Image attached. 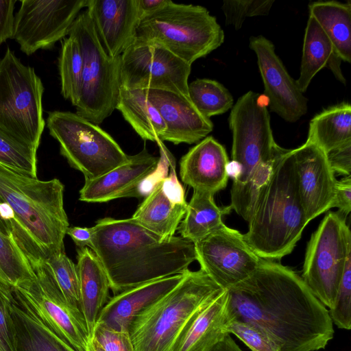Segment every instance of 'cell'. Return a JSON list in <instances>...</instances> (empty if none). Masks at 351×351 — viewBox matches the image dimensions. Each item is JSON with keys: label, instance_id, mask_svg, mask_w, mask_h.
<instances>
[{"label": "cell", "instance_id": "cell-1", "mask_svg": "<svg viewBox=\"0 0 351 351\" xmlns=\"http://www.w3.org/2000/svg\"><path fill=\"white\" fill-rule=\"evenodd\" d=\"M230 318L265 330L280 351H316L333 338L327 308L302 277L275 261L261 258L246 280L227 289Z\"/></svg>", "mask_w": 351, "mask_h": 351}, {"label": "cell", "instance_id": "cell-2", "mask_svg": "<svg viewBox=\"0 0 351 351\" xmlns=\"http://www.w3.org/2000/svg\"><path fill=\"white\" fill-rule=\"evenodd\" d=\"M90 248L108 278L114 295L180 274L196 261L195 245L182 237L163 239L131 218L99 219Z\"/></svg>", "mask_w": 351, "mask_h": 351}, {"label": "cell", "instance_id": "cell-3", "mask_svg": "<svg viewBox=\"0 0 351 351\" xmlns=\"http://www.w3.org/2000/svg\"><path fill=\"white\" fill-rule=\"evenodd\" d=\"M64 189L58 179L40 180L0 165V203L12 214V235L23 247L40 251L47 258L64 251L69 223Z\"/></svg>", "mask_w": 351, "mask_h": 351}, {"label": "cell", "instance_id": "cell-4", "mask_svg": "<svg viewBox=\"0 0 351 351\" xmlns=\"http://www.w3.org/2000/svg\"><path fill=\"white\" fill-rule=\"evenodd\" d=\"M308 222L298 191L292 151L287 149L259 197L243 237L260 258L280 260L293 250Z\"/></svg>", "mask_w": 351, "mask_h": 351}, {"label": "cell", "instance_id": "cell-5", "mask_svg": "<svg viewBox=\"0 0 351 351\" xmlns=\"http://www.w3.org/2000/svg\"><path fill=\"white\" fill-rule=\"evenodd\" d=\"M223 290L202 270H186L176 287L131 324L134 351H176L198 313Z\"/></svg>", "mask_w": 351, "mask_h": 351}, {"label": "cell", "instance_id": "cell-6", "mask_svg": "<svg viewBox=\"0 0 351 351\" xmlns=\"http://www.w3.org/2000/svg\"><path fill=\"white\" fill-rule=\"evenodd\" d=\"M134 41L158 45L192 65L223 44L224 32L206 8L170 1L140 21Z\"/></svg>", "mask_w": 351, "mask_h": 351}, {"label": "cell", "instance_id": "cell-7", "mask_svg": "<svg viewBox=\"0 0 351 351\" xmlns=\"http://www.w3.org/2000/svg\"><path fill=\"white\" fill-rule=\"evenodd\" d=\"M68 36L78 43L83 59L75 113L99 125L116 109L121 88V56L111 58L106 53L86 10L78 14Z\"/></svg>", "mask_w": 351, "mask_h": 351}, {"label": "cell", "instance_id": "cell-8", "mask_svg": "<svg viewBox=\"0 0 351 351\" xmlns=\"http://www.w3.org/2000/svg\"><path fill=\"white\" fill-rule=\"evenodd\" d=\"M43 92L34 69L8 47L0 58V130L36 150L45 125Z\"/></svg>", "mask_w": 351, "mask_h": 351}, {"label": "cell", "instance_id": "cell-9", "mask_svg": "<svg viewBox=\"0 0 351 351\" xmlns=\"http://www.w3.org/2000/svg\"><path fill=\"white\" fill-rule=\"evenodd\" d=\"M46 122L50 135L59 143L61 155L85 179L97 178L129 160V155L107 132L77 113L52 111Z\"/></svg>", "mask_w": 351, "mask_h": 351}, {"label": "cell", "instance_id": "cell-10", "mask_svg": "<svg viewBox=\"0 0 351 351\" xmlns=\"http://www.w3.org/2000/svg\"><path fill=\"white\" fill-rule=\"evenodd\" d=\"M265 95L248 91L231 108L229 125L232 134L229 176L241 184L261 165L282 155L286 149L275 141Z\"/></svg>", "mask_w": 351, "mask_h": 351}, {"label": "cell", "instance_id": "cell-11", "mask_svg": "<svg viewBox=\"0 0 351 351\" xmlns=\"http://www.w3.org/2000/svg\"><path fill=\"white\" fill-rule=\"evenodd\" d=\"M351 255V232L346 218L328 212L308 242L302 278L326 306L330 308Z\"/></svg>", "mask_w": 351, "mask_h": 351}, {"label": "cell", "instance_id": "cell-12", "mask_svg": "<svg viewBox=\"0 0 351 351\" xmlns=\"http://www.w3.org/2000/svg\"><path fill=\"white\" fill-rule=\"evenodd\" d=\"M35 278L14 291L40 320L77 351H86L90 337L81 311L62 292L46 260L30 263Z\"/></svg>", "mask_w": 351, "mask_h": 351}, {"label": "cell", "instance_id": "cell-13", "mask_svg": "<svg viewBox=\"0 0 351 351\" xmlns=\"http://www.w3.org/2000/svg\"><path fill=\"white\" fill-rule=\"evenodd\" d=\"M121 87L163 90L189 97L191 65L164 47L134 41L121 56Z\"/></svg>", "mask_w": 351, "mask_h": 351}, {"label": "cell", "instance_id": "cell-14", "mask_svg": "<svg viewBox=\"0 0 351 351\" xmlns=\"http://www.w3.org/2000/svg\"><path fill=\"white\" fill-rule=\"evenodd\" d=\"M14 16L12 39L30 56L52 48L69 35L87 0H22Z\"/></svg>", "mask_w": 351, "mask_h": 351}, {"label": "cell", "instance_id": "cell-15", "mask_svg": "<svg viewBox=\"0 0 351 351\" xmlns=\"http://www.w3.org/2000/svg\"><path fill=\"white\" fill-rule=\"evenodd\" d=\"M194 245L200 269L223 289L248 278L261 260L243 234L224 223Z\"/></svg>", "mask_w": 351, "mask_h": 351}, {"label": "cell", "instance_id": "cell-16", "mask_svg": "<svg viewBox=\"0 0 351 351\" xmlns=\"http://www.w3.org/2000/svg\"><path fill=\"white\" fill-rule=\"evenodd\" d=\"M250 47L256 56L270 110L286 121H298L308 110V100L276 54L274 44L259 35L250 38Z\"/></svg>", "mask_w": 351, "mask_h": 351}, {"label": "cell", "instance_id": "cell-17", "mask_svg": "<svg viewBox=\"0 0 351 351\" xmlns=\"http://www.w3.org/2000/svg\"><path fill=\"white\" fill-rule=\"evenodd\" d=\"M300 202L308 221L332 208L337 180L326 154L306 139L291 149Z\"/></svg>", "mask_w": 351, "mask_h": 351}, {"label": "cell", "instance_id": "cell-18", "mask_svg": "<svg viewBox=\"0 0 351 351\" xmlns=\"http://www.w3.org/2000/svg\"><path fill=\"white\" fill-rule=\"evenodd\" d=\"M187 208L184 189L174 167L160 179L138 205L131 219L163 239L174 237Z\"/></svg>", "mask_w": 351, "mask_h": 351}, {"label": "cell", "instance_id": "cell-19", "mask_svg": "<svg viewBox=\"0 0 351 351\" xmlns=\"http://www.w3.org/2000/svg\"><path fill=\"white\" fill-rule=\"evenodd\" d=\"M160 158L145 147L129 156L127 162L95 179H85L79 199L88 203L107 202L125 197H138L142 184L157 169Z\"/></svg>", "mask_w": 351, "mask_h": 351}, {"label": "cell", "instance_id": "cell-20", "mask_svg": "<svg viewBox=\"0 0 351 351\" xmlns=\"http://www.w3.org/2000/svg\"><path fill=\"white\" fill-rule=\"evenodd\" d=\"M86 10L110 57L121 56L134 43L140 22L137 0H87Z\"/></svg>", "mask_w": 351, "mask_h": 351}, {"label": "cell", "instance_id": "cell-21", "mask_svg": "<svg viewBox=\"0 0 351 351\" xmlns=\"http://www.w3.org/2000/svg\"><path fill=\"white\" fill-rule=\"evenodd\" d=\"M146 92L166 126L160 141H169L175 145L193 144L213 131L210 119L197 110L189 97L163 90H146Z\"/></svg>", "mask_w": 351, "mask_h": 351}, {"label": "cell", "instance_id": "cell-22", "mask_svg": "<svg viewBox=\"0 0 351 351\" xmlns=\"http://www.w3.org/2000/svg\"><path fill=\"white\" fill-rule=\"evenodd\" d=\"M229 164L225 147L208 136L181 158L180 176L182 181L193 191L215 195L227 185Z\"/></svg>", "mask_w": 351, "mask_h": 351}, {"label": "cell", "instance_id": "cell-23", "mask_svg": "<svg viewBox=\"0 0 351 351\" xmlns=\"http://www.w3.org/2000/svg\"><path fill=\"white\" fill-rule=\"evenodd\" d=\"M184 273L148 282L114 295L102 308L96 324L128 332L134 319L176 287L182 280Z\"/></svg>", "mask_w": 351, "mask_h": 351}, {"label": "cell", "instance_id": "cell-24", "mask_svg": "<svg viewBox=\"0 0 351 351\" xmlns=\"http://www.w3.org/2000/svg\"><path fill=\"white\" fill-rule=\"evenodd\" d=\"M14 351H77L46 326L12 289Z\"/></svg>", "mask_w": 351, "mask_h": 351}, {"label": "cell", "instance_id": "cell-25", "mask_svg": "<svg viewBox=\"0 0 351 351\" xmlns=\"http://www.w3.org/2000/svg\"><path fill=\"white\" fill-rule=\"evenodd\" d=\"M77 253L80 311L91 339L100 312L110 298V285L102 265L90 248H77Z\"/></svg>", "mask_w": 351, "mask_h": 351}, {"label": "cell", "instance_id": "cell-26", "mask_svg": "<svg viewBox=\"0 0 351 351\" xmlns=\"http://www.w3.org/2000/svg\"><path fill=\"white\" fill-rule=\"evenodd\" d=\"M228 293L223 289L194 319L176 351H210L227 334Z\"/></svg>", "mask_w": 351, "mask_h": 351}, {"label": "cell", "instance_id": "cell-27", "mask_svg": "<svg viewBox=\"0 0 351 351\" xmlns=\"http://www.w3.org/2000/svg\"><path fill=\"white\" fill-rule=\"evenodd\" d=\"M341 62L335 54L332 43L324 31L309 15L304 32L300 72L296 80L300 90L304 93L315 75L326 66L338 80L345 84Z\"/></svg>", "mask_w": 351, "mask_h": 351}, {"label": "cell", "instance_id": "cell-28", "mask_svg": "<svg viewBox=\"0 0 351 351\" xmlns=\"http://www.w3.org/2000/svg\"><path fill=\"white\" fill-rule=\"evenodd\" d=\"M116 109L142 139L160 141L166 126L159 112L149 100L146 90L121 87Z\"/></svg>", "mask_w": 351, "mask_h": 351}, {"label": "cell", "instance_id": "cell-29", "mask_svg": "<svg viewBox=\"0 0 351 351\" xmlns=\"http://www.w3.org/2000/svg\"><path fill=\"white\" fill-rule=\"evenodd\" d=\"M309 15L321 26L341 61L351 62V3L335 1H315L308 5Z\"/></svg>", "mask_w": 351, "mask_h": 351}, {"label": "cell", "instance_id": "cell-30", "mask_svg": "<svg viewBox=\"0 0 351 351\" xmlns=\"http://www.w3.org/2000/svg\"><path fill=\"white\" fill-rule=\"evenodd\" d=\"M232 210L230 205L219 207L214 201V195L193 191L185 215L178 228L180 237L197 243L219 228L223 223V216Z\"/></svg>", "mask_w": 351, "mask_h": 351}, {"label": "cell", "instance_id": "cell-31", "mask_svg": "<svg viewBox=\"0 0 351 351\" xmlns=\"http://www.w3.org/2000/svg\"><path fill=\"white\" fill-rule=\"evenodd\" d=\"M307 140L326 154L351 141V106L343 102L328 107L310 121Z\"/></svg>", "mask_w": 351, "mask_h": 351}, {"label": "cell", "instance_id": "cell-32", "mask_svg": "<svg viewBox=\"0 0 351 351\" xmlns=\"http://www.w3.org/2000/svg\"><path fill=\"white\" fill-rule=\"evenodd\" d=\"M284 154L261 165L243 183L232 184L230 190L231 204L230 206L247 222L252 217L259 197L269 184L274 170Z\"/></svg>", "mask_w": 351, "mask_h": 351}, {"label": "cell", "instance_id": "cell-33", "mask_svg": "<svg viewBox=\"0 0 351 351\" xmlns=\"http://www.w3.org/2000/svg\"><path fill=\"white\" fill-rule=\"evenodd\" d=\"M34 278L32 267L14 237L0 232V284L12 289Z\"/></svg>", "mask_w": 351, "mask_h": 351}, {"label": "cell", "instance_id": "cell-34", "mask_svg": "<svg viewBox=\"0 0 351 351\" xmlns=\"http://www.w3.org/2000/svg\"><path fill=\"white\" fill-rule=\"evenodd\" d=\"M58 71L61 94L76 107L82 88L83 59L78 43L71 36L61 40Z\"/></svg>", "mask_w": 351, "mask_h": 351}, {"label": "cell", "instance_id": "cell-35", "mask_svg": "<svg viewBox=\"0 0 351 351\" xmlns=\"http://www.w3.org/2000/svg\"><path fill=\"white\" fill-rule=\"evenodd\" d=\"M189 99L205 117L226 112L233 106V97L229 90L216 80L196 79L188 85Z\"/></svg>", "mask_w": 351, "mask_h": 351}, {"label": "cell", "instance_id": "cell-36", "mask_svg": "<svg viewBox=\"0 0 351 351\" xmlns=\"http://www.w3.org/2000/svg\"><path fill=\"white\" fill-rule=\"evenodd\" d=\"M37 150L0 130V165L37 178Z\"/></svg>", "mask_w": 351, "mask_h": 351}, {"label": "cell", "instance_id": "cell-37", "mask_svg": "<svg viewBox=\"0 0 351 351\" xmlns=\"http://www.w3.org/2000/svg\"><path fill=\"white\" fill-rule=\"evenodd\" d=\"M68 302L80 310V281L76 265L64 251L46 259Z\"/></svg>", "mask_w": 351, "mask_h": 351}, {"label": "cell", "instance_id": "cell-38", "mask_svg": "<svg viewBox=\"0 0 351 351\" xmlns=\"http://www.w3.org/2000/svg\"><path fill=\"white\" fill-rule=\"evenodd\" d=\"M227 331L237 336L251 351H280L268 332L253 323L230 317Z\"/></svg>", "mask_w": 351, "mask_h": 351}, {"label": "cell", "instance_id": "cell-39", "mask_svg": "<svg viewBox=\"0 0 351 351\" xmlns=\"http://www.w3.org/2000/svg\"><path fill=\"white\" fill-rule=\"evenodd\" d=\"M274 0H224L222 11L226 25L235 29L241 28L245 20L249 17L267 15Z\"/></svg>", "mask_w": 351, "mask_h": 351}, {"label": "cell", "instance_id": "cell-40", "mask_svg": "<svg viewBox=\"0 0 351 351\" xmlns=\"http://www.w3.org/2000/svg\"><path fill=\"white\" fill-rule=\"evenodd\" d=\"M328 311L332 324L339 328L350 330L351 255L347 259L334 303Z\"/></svg>", "mask_w": 351, "mask_h": 351}, {"label": "cell", "instance_id": "cell-41", "mask_svg": "<svg viewBox=\"0 0 351 351\" xmlns=\"http://www.w3.org/2000/svg\"><path fill=\"white\" fill-rule=\"evenodd\" d=\"M91 339L104 351H134L128 332L112 330L101 324H96Z\"/></svg>", "mask_w": 351, "mask_h": 351}, {"label": "cell", "instance_id": "cell-42", "mask_svg": "<svg viewBox=\"0 0 351 351\" xmlns=\"http://www.w3.org/2000/svg\"><path fill=\"white\" fill-rule=\"evenodd\" d=\"M12 298V289L0 284V351H14Z\"/></svg>", "mask_w": 351, "mask_h": 351}, {"label": "cell", "instance_id": "cell-43", "mask_svg": "<svg viewBox=\"0 0 351 351\" xmlns=\"http://www.w3.org/2000/svg\"><path fill=\"white\" fill-rule=\"evenodd\" d=\"M328 164L335 173L344 176L351 173V141L337 147L326 153Z\"/></svg>", "mask_w": 351, "mask_h": 351}, {"label": "cell", "instance_id": "cell-44", "mask_svg": "<svg viewBox=\"0 0 351 351\" xmlns=\"http://www.w3.org/2000/svg\"><path fill=\"white\" fill-rule=\"evenodd\" d=\"M337 208L338 213L345 218L351 211V176H344L337 180L332 208Z\"/></svg>", "mask_w": 351, "mask_h": 351}, {"label": "cell", "instance_id": "cell-45", "mask_svg": "<svg viewBox=\"0 0 351 351\" xmlns=\"http://www.w3.org/2000/svg\"><path fill=\"white\" fill-rule=\"evenodd\" d=\"M15 0H0V45L13 37Z\"/></svg>", "mask_w": 351, "mask_h": 351}, {"label": "cell", "instance_id": "cell-46", "mask_svg": "<svg viewBox=\"0 0 351 351\" xmlns=\"http://www.w3.org/2000/svg\"><path fill=\"white\" fill-rule=\"evenodd\" d=\"M66 234L71 238L78 248L90 247L93 235V227H69Z\"/></svg>", "mask_w": 351, "mask_h": 351}, {"label": "cell", "instance_id": "cell-47", "mask_svg": "<svg viewBox=\"0 0 351 351\" xmlns=\"http://www.w3.org/2000/svg\"><path fill=\"white\" fill-rule=\"evenodd\" d=\"M171 0H137L140 21L159 10Z\"/></svg>", "mask_w": 351, "mask_h": 351}, {"label": "cell", "instance_id": "cell-48", "mask_svg": "<svg viewBox=\"0 0 351 351\" xmlns=\"http://www.w3.org/2000/svg\"><path fill=\"white\" fill-rule=\"evenodd\" d=\"M210 351H243L232 339L230 334H227Z\"/></svg>", "mask_w": 351, "mask_h": 351}, {"label": "cell", "instance_id": "cell-49", "mask_svg": "<svg viewBox=\"0 0 351 351\" xmlns=\"http://www.w3.org/2000/svg\"><path fill=\"white\" fill-rule=\"evenodd\" d=\"M0 232L7 236H13L12 226L5 219L3 206L1 203H0Z\"/></svg>", "mask_w": 351, "mask_h": 351}, {"label": "cell", "instance_id": "cell-50", "mask_svg": "<svg viewBox=\"0 0 351 351\" xmlns=\"http://www.w3.org/2000/svg\"><path fill=\"white\" fill-rule=\"evenodd\" d=\"M86 351H104L102 348L93 339L89 341Z\"/></svg>", "mask_w": 351, "mask_h": 351}]
</instances>
